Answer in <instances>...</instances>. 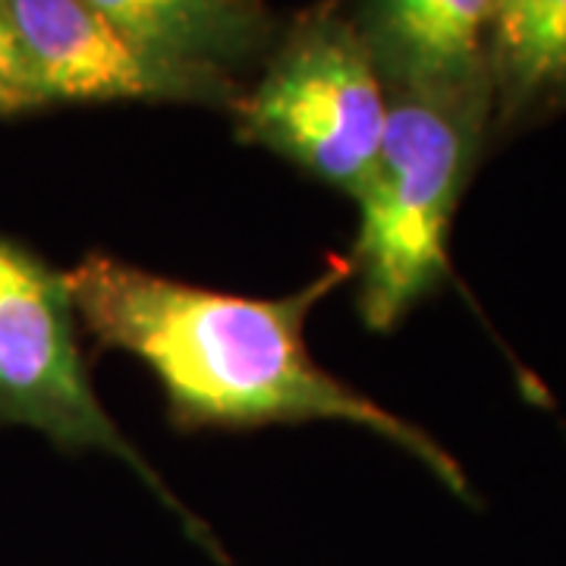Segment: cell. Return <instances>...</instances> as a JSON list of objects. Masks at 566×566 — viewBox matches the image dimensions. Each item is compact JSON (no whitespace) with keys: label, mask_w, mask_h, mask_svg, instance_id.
Returning a JSON list of instances; mask_svg holds the SVG:
<instances>
[{"label":"cell","mask_w":566,"mask_h":566,"mask_svg":"<svg viewBox=\"0 0 566 566\" xmlns=\"http://www.w3.org/2000/svg\"><path fill=\"white\" fill-rule=\"evenodd\" d=\"M349 277V259H331L296 293L259 300L174 281L104 252L66 271L76 318L98 344L123 349L155 371L180 428L315 419L359 424L403 447L463 494V469L424 431L312 359L305 322Z\"/></svg>","instance_id":"cell-1"},{"label":"cell","mask_w":566,"mask_h":566,"mask_svg":"<svg viewBox=\"0 0 566 566\" xmlns=\"http://www.w3.org/2000/svg\"><path fill=\"white\" fill-rule=\"evenodd\" d=\"M488 102L400 92L371 174L356 192L359 233L349 252L359 315L390 331L447 277V240L463 196Z\"/></svg>","instance_id":"cell-2"},{"label":"cell","mask_w":566,"mask_h":566,"mask_svg":"<svg viewBox=\"0 0 566 566\" xmlns=\"http://www.w3.org/2000/svg\"><path fill=\"white\" fill-rule=\"evenodd\" d=\"M387 123L381 73L363 32L322 10L305 17L262 82L237 102L240 136L356 199Z\"/></svg>","instance_id":"cell-3"},{"label":"cell","mask_w":566,"mask_h":566,"mask_svg":"<svg viewBox=\"0 0 566 566\" xmlns=\"http://www.w3.org/2000/svg\"><path fill=\"white\" fill-rule=\"evenodd\" d=\"M76 322L66 271L0 233V424L41 431L63 450H102L129 465L186 523H196L107 416L82 363Z\"/></svg>","instance_id":"cell-4"},{"label":"cell","mask_w":566,"mask_h":566,"mask_svg":"<svg viewBox=\"0 0 566 566\" xmlns=\"http://www.w3.org/2000/svg\"><path fill=\"white\" fill-rule=\"evenodd\" d=\"M22 63L51 102H199L221 95V76L145 54L88 0H3Z\"/></svg>","instance_id":"cell-5"},{"label":"cell","mask_w":566,"mask_h":566,"mask_svg":"<svg viewBox=\"0 0 566 566\" xmlns=\"http://www.w3.org/2000/svg\"><path fill=\"white\" fill-rule=\"evenodd\" d=\"M488 22L491 0H368L363 39L400 92L491 104Z\"/></svg>","instance_id":"cell-6"},{"label":"cell","mask_w":566,"mask_h":566,"mask_svg":"<svg viewBox=\"0 0 566 566\" xmlns=\"http://www.w3.org/2000/svg\"><path fill=\"white\" fill-rule=\"evenodd\" d=\"M145 54L182 70L221 76L255 39L252 0H88Z\"/></svg>","instance_id":"cell-7"},{"label":"cell","mask_w":566,"mask_h":566,"mask_svg":"<svg viewBox=\"0 0 566 566\" xmlns=\"http://www.w3.org/2000/svg\"><path fill=\"white\" fill-rule=\"evenodd\" d=\"M491 88L501 120L566 104V0H491Z\"/></svg>","instance_id":"cell-8"},{"label":"cell","mask_w":566,"mask_h":566,"mask_svg":"<svg viewBox=\"0 0 566 566\" xmlns=\"http://www.w3.org/2000/svg\"><path fill=\"white\" fill-rule=\"evenodd\" d=\"M29 107H41V98L29 80L20 44H17V35L10 29L3 0H0V114H20Z\"/></svg>","instance_id":"cell-9"}]
</instances>
